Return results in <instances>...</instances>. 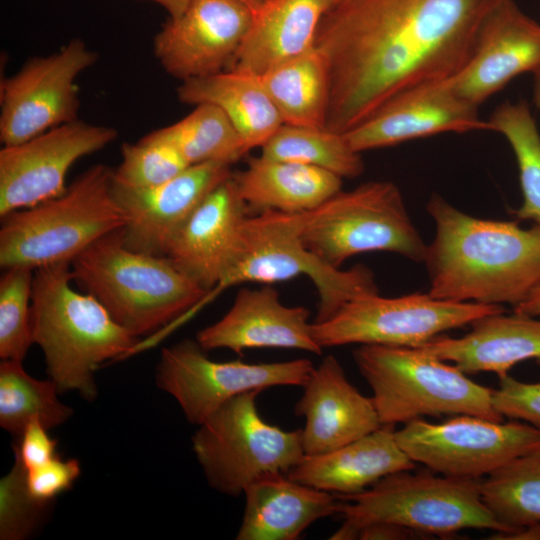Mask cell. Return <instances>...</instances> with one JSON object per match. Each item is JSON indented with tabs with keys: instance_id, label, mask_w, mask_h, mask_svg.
Instances as JSON below:
<instances>
[{
	"instance_id": "cell-45",
	"label": "cell",
	"mask_w": 540,
	"mask_h": 540,
	"mask_svg": "<svg viewBox=\"0 0 540 540\" xmlns=\"http://www.w3.org/2000/svg\"><path fill=\"white\" fill-rule=\"evenodd\" d=\"M534 103L540 110V75L535 76L534 82Z\"/></svg>"
},
{
	"instance_id": "cell-16",
	"label": "cell",
	"mask_w": 540,
	"mask_h": 540,
	"mask_svg": "<svg viewBox=\"0 0 540 540\" xmlns=\"http://www.w3.org/2000/svg\"><path fill=\"white\" fill-rule=\"evenodd\" d=\"M252 18L240 0H192L153 41L164 71L181 82L229 69Z\"/></svg>"
},
{
	"instance_id": "cell-9",
	"label": "cell",
	"mask_w": 540,
	"mask_h": 540,
	"mask_svg": "<svg viewBox=\"0 0 540 540\" xmlns=\"http://www.w3.org/2000/svg\"><path fill=\"white\" fill-rule=\"evenodd\" d=\"M260 390L239 394L197 426L191 443L209 486L239 497L254 482L288 474L305 456L301 429L267 423L256 405Z\"/></svg>"
},
{
	"instance_id": "cell-12",
	"label": "cell",
	"mask_w": 540,
	"mask_h": 540,
	"mask_svg": "<svg viewBox=\"0 0 540 540\" xmlns=\"http://www.w3.org/2000/svg\"><path fill=\"white\" fill-rule=\"evenodd\" d=\"M196 340L162 349L156 365L159 389L179 404L187 421L200 425L231 398L275 386H303L314 366L306 358L271 363L211 360Z\"/></svg>"
},
{
	"instance_id": "cell-35",
	"label": "cell",
	"mask_w": 540,
	"mask_h": 540,
	"mask_svg": "<svg viewBox=\"0 0 540 540\" xmlns=\"http://www.w3.org/2000/svg\"><path fill=\"white\" fill-rule=\"evenodd\" d=\"M0 279V357L23 361L33 344L30 311L35 269L12 266Z\"/></svg>"
},
{
	"instance_id": "cell-4",
	"label": "cell",
	"mask_w": 540,
	"mask_h": 540,
	"mask_svg": "<svg viewBox=\"0 0 540 540\" xmlns=\"http://www.w3.org/2000/svg\"><path fill=\"white\" fill-rule=\"evenodd\" d=\"M70 268L73 280L137 338L176 324L209 294L168 257L127 248L122 229L93 242Z\"/></svg>"
},
{
	"instance_id": "cell-31",
	"label": "cell",
	"mask_w": 540,
	"mask_h": 540,
	"mask_svg": "<svg viewBox=\"0 0 540 540\" xmlns=\"http://www.w3.org/2000/svg\"><path fill=\"white\" fill-rule=\"evenodd\" d=\"M153 132L172 145L188 165H232L249 152L226 114L208 103L195 105L181 120Z\"/></svg>"
},
{
	"instance_id": "cell-7",
	"label": "cell",
	"mask_w": 540,
	"mask_h": 540,
	"mask_svg": "<svg viewBox=\"0 0 540 540\" xmlns=\"http://www.w3.org/2000/svg\"><path fill=\"white\" fill-rule=\"evenodd\" d=\"M353 358L382 425L464 414L503 421L492 404L493 390L420 348L361 345Z\"/></svg>"
},
{
	"instance_id": "cell-23",
	"label": "cell",
	"mask_w": 540,
	"mask_h": 540,
	"mask_svg": "<svg viewBox=\"0 0 540 540\" xmlns=\"http://www.w3.org/2000/svg\"><path fill=\"white\" fill-rule=\"evenodd\" d=\"M462 337L439 335L416 347L453 362L466 374L494 372L499 378L517 363H540V317L513 312L483 316L470 324Z\"/></svg>"
},
{
	"instance_id": "cell-40",
	"label": "cell",
	"mask_w": 540,
	"mask_h": 540,
	"mask_svg": "<svg viewBox=\"0 0 540 540\" xmlns=\"http://www.w3.org/2000/svg\"><path fill=\"white\" fill-rule=\"evenodd\" d=\"M58 441L48 434V429L39 421L28 423L13 443L14 457L26 471L35 469L54 458Z\"/></svg>"
},
{
	"instance_id": "cell-21",
	"label": "cell",
	"mask_w": 540,
	"mask_h": 540,
	"mask_svg": "<svg viewBox=\"0 0 540 540\" xmlns=\"http://www.w3.org/2000/svg\"><path fill=\"white\" fill-rule=\"evenodd\" d=\"M310 311L286 306L271 286L241 288L228 312L202 328L196 341L205 350L229 349L237 354L252 348H286L320 355L312 334Z\"/></svg>"
},
{
	"instance_id": "cell-25",
	"label": "cell",
	"mask_w": 540,
	"mask_h": 540,
	"mask_svg": "<svg viewBox=\"0 0 540 540\" xmlns=\"http://www.w3.org/2000/svg\"><path fill=\"white\" fill-rule=\"evenodd\" d=\"M330 0H266L254 13L229 69L260 76L315 45Z\"/></svg>"
},
{
	"instance_id": "cell-2",
	"label": "cell",
	"mask_w": 540,
	"mask_h": 540,
	"mask_svg": "<svg viewBox=\"0 0 540 540\" xmlns=\"http://www.w3.org/2000/svg\"><path fill=\"white\" fill-rule=\"evenodd\" d=\"M426 209L435 223L423 261L432 297L514 308L540 283L539 225L476 218L438 194Z\"/></svg>"
},
{
	"instance_id": "cell-43",
	"label": "cell",
	"mask_w": 540,
	"mask_h": 540,
	"mask_svg": "<svg viewBox=\"0 0 540 540\" xmlns=\"http://www.w3.org/2000/svg\"><path fill=\"white\" fill-rule=\"evenodd\" d=\"M513 312L540 317V283L520 304L513 308Z\"/></svg>"
},
{
	"instance_id": "cell-29",
	"label": "cell",
	"mask_w": 540,
	"mask_h": 540,
	"mask_svg": "<svg viewBox=\"0 0 540 540\" xmlns=\"http://www.w3.org/2000/svg\"><path fill=\"white\" fill-rule=\"evenodd\" d=\"M283 124L325 128L329 103V69L315 45L260 76Z\"/></svg>"
},
{
	"instance_id": "cell-22",
	"label": "cell",
	"mask_w": 540,
	"mask_h": 540,
	"mask_svg": "<svg viewBox=\"0 0 540 540\" xmlns=\"http://www.w3.org/2000/svg\"><path fill=\"white\" fill-rule=\"evenodd\" d=\"M302 387L294 413L305 418L301 429L305 455L334 450L382 426L372 397L364 396L349 382L332 355L314 367Z\"/></svg>"
},
{
	"instance_id": "cell-10",
	"label": "cell",
	"mask_w": 540,
	"mask_h": 540,
	"mask_svg": "<svg viewBox=\"0 0 540 540\" xmlns=\"http://www.w3.org/2000/svg\"><path fill=\"white\" fill-rule=\"evenodd\" d=\"M301 275L311 279L319 296L314 322L327 320L356 297L379 293L368 267L342 270L313 254L301 240L298 213L265 211L247 218L240 255L207 300L236 284H271Z\"/></svg>"
},
{
	"instance_id": "cell-13",
	"label": "cell",
	"mask_w": 540,
	"mask_h": 540,
	"mask_svg": "<svg viewBox=\"0 0 540 540\" xmlns=\"http://www.w3.org/2000/svg\"><path fill=\"white\" fill-rule=\"evenodd\" d=\"M402 450L430 471L481 479L540 445V429L525 422L456 415L441 423L415 419L395 431Z\"/></svg>"
},
{
	"instance_id": "cell-24",
	"label": "cell",
	"mask_w": 540,
	"mask_h": 540,
	"mask_svg": "<svg viewBox=\"0 0 540 540\" xmlns=\"http://www.w3.org/2000/svg\"><path fill=\"white\" fill-rule=\"evenodd\" d=\"M415 466L399 446L394 426L382 425L334 450L305 455L287 476L322 491L352 495L389 474L414 470Z\"/></svg>"
},
{
	"instance_id": "cell-39",
	"label": "cell",
	"mask_w": 540,
	"mask_h": 540,
	"mask_svg": "<svg viewBox=\"0 0 540 540\" xmlns=\"http://www.w3.org/2000/svg\"><path fill=\"white\" fill-rule=\"evenodd\" d=\"M81 473L80 463L75 458L63 459L56 455L45 464L26 471V481L30 494L46 503L69 490Z\"/></svg>"
},
{
	"instance_id": "cell-20",
	"label": "cell",
	"mask_w": 540,
	"mask_h": 540,
	"mask_svg": "<svg viewBox=\"0 0 540 540\" xmlns=\"http://www.w3.org/2000/svg\"><path fill=\"white\" fill-rule=\"evenodd\" d=\"M250 214L232 174L191 214L166 257L210 293L239 257Z\"/></svg>"
},
{
	"instance_id": "cell-42",
	"label": "cell",
	"mask_w": 540,
	"mask_h": 540,
	"mask_svg": "<svg viewBox=\"0 0 540 540\" xmlns=\"http://www.w3.org/2000/svg\"><path fill=\"white\" fill-rule=\"evenodd\" d=\"M489 539L495 540H540V521L514 531H495Z\"/></svg>"
},
{
	"instance_id": "cell-28",
	"label": "cell",
	"mask_w": 540,
	"mask_h": 540,
	"mask_svg": "<svg viewBox=\"0 0 540 540\" xmlns=\"http://www.w3.org/2000/svg\"><path fill=\"white\" fill-rule=\"evenodd\" d=\"M182 103H208L220 108L250 151L262 147L283 125L258 75L234 69L181 82Z\"/></svg>"
},
{
	"instance_id": "cell-1",
	"label": "cell",
	"mask_w": 540,
	"mask_h": 540,
	"mask_svg": "<svg viewBox=\"0 0 540 540\" xmlns=\"http://www.w3.org/2000/svg\"><path fill=\"white\" fill-rule=\"evenodd\" d=\"M501 0H342L323 15L315 46L329 69L325 127L344 134L412 87L467 62Z\"/></svg>"
},
{
	"instance_id": "cell-33",
	"label": "cell",
	"mask_w": 540,
	"mask_h": 540,
	"mask_svg": "<svg viewBox=\"0 0 540 540\" xmlns=\"http://www.w3.org/2000/svg\"><path fill=\"white\" fill-rule=\"evenodd\" d=\"M261 149L263 158L319 167L341 178H355L364 171L361 153L352 149L344 134L327 128L283 124Z\"/></svg>"
},
{
	"instance_id": "cell-15",
	"label": "cell",
	"mask_w": 540,
	"mask_h": 540,
	"mask_svg": "<svg viewBox=\"0 0 540 540\" xmlns=\"http://www.w3.org/2000/svg\"><path fill=\"white\" fill-rule=\"evenodd\" d=\"M118 136L115 128L80 120L0 150V216L63 194L66 175L80 158Z\"/></svg>"
},
{
	"instance_id": "cell-46",
	"label": "cell",
	"mask_w": 540,
	"mask_h": 540,
	"mask_svg": "<svg viewBox=\"0 0 540 540\" xmlns=\"http://www.w3.org/2000/svg\"><path fill=\"white\" fill-rule=\"evenodd\" d=\"M254 13L266 0H240Z\"/></svg>"
},
{
	"instance_id": "cell-27",
	"label": "cell",
	"mask_w": 540,
	"mask_h": 540,
	"mask_svg": "<svg viewBox=\"0 0 540 540\" xmlns=\"http://www.w3.org/2000/svg\"><path fill=\"white\" fill-rule=\"evenodd\" d=\"M233 178L251 214L311 211L341 191L343 179L319 167L261 156L249 159Z\"/></svg>"
},
{
	"instance_id": "cell-5",
	"label": "cell",
	"mask_w": 540,
	"mask_h": 540,
	"mask_svg": "<svg viewBox=\"0 0 540 540\" xmlns=\"http://www.w3.org/2000/svg\"><path fill=\"white\" fill-rule=\"evenodd\" d=\"M112 171L97 164L54 198L1 217L0 266L33 269L71 261L126 225L112 190Z\"/></svg>"
},
{
	"instance_id": "cell-17",
	"label": "cell",
	"mask_w": 540,
	"mask_h": 540,
	"mask_svg": "<svg viewBox=\"0 0 540 540\" xmlns=\"http://www.w3.org/2000/svg\"><path fill=\"white\" fill-rule=\"evenodd\" d=\"M231 165H190L167 182L147 189L115 186L116 201L126 216L124 245L132 251L166 256L179 230L218 185L233 173Z\"/></svg>"
},
{
	"instance_id": "cell-30",
	"label": "cell",
	"mask_w": 540,
	"mask_h": 540,
	"mask_svg": "<svg viewBox=\"0 0 540 540\" xmlns=\"http://www.w3.org/2000/svg\"><path fill=\"white\" fill-rule=\"evenodd\" d=\"M57 385L49 378L29 375L21 361L0 363V426L17 438L31 421L41 422L48 430L64 424L73 409L62 403Z\"/></svg>"
},
{
	"instance_id": "cell-18",
	"label": "cell",
	"mask_w": 540,
	"mask_h": 540,
	"mask_svg": "<svg viewBox=\"0 0 540 540\" xmlns=\"http://www.w3.org/2000/svg\"><path fill=\"white\" fill-rule=\"evenodd\" d=\"M524 73L540 75V24L514 0H501L484 19L469 59L447 82L479 106Z\"/></svg>"
},
{
	"instance_id": "cell-41",
	"label": "cell",
	"mask_w": 540,
	"mask_h": 540,
	"mask_svg": "<svg viewBox=\"0 0 540 540\" xmlns=\"http://www.w3.org/2000/svg\"><path fill=\"white\" fill-rule=\"evenodd\" d=\"M422 536L417 531L391 522H373L361 527L358 533L360 540H404Z\"/></svg>"
},
{
	"instance_id": "cell-37",
	"label": "cell",
	"mask_w": 540,
	"mask_h": 540,
	"mask_svg": "<svg viewBox=\"0 0 540 540\" xmlns=\"http://www.w3.org/2000/svg\"><path fill=\"white\" fill-rule=\"evenodd\" d=\"M50 505L30 494L26 470L14 457L13 466L0 479V539H27L43 523Z\"/></svg>"
},
{
	"instance_id": "cell-32",
	"label": "cell",
	"mask_w": 540,
	"mask_h": 540,
	"mask_svg": "<svg viewBox=\"0 0 540 540\" xmlns=\"http://www.w3.org/2000/svg\"><path fill=\"white\" fill-rule=\"evenodd\" d=\"M481 494L505 532L539 522L540 445L481 480Z\"/></svg>"
},
{
	"instance_id": "cell-8",
	"label": "cell",
	"mask_w": 540,
	"mask_h": 540,
	"mask_svg": "<svg viewBox=\"0 0 540 540\" xmlns=\"http://www.w3.org/2000/svg\"><path fill=\"white\" fill-rule=\"evenodd\" d=\"M298 216L304 245L333 267L371 251L424 261L427 244L407 212L400 189L391 181H369L341 190Z\"/></svg>"
},
{
	"instance_id": "cell-38",
	"label": "cell",
	"mask_w": 540,
	"mask_h": 540,
	"mask_svg": "<svg viewBox=\"0 0 540 540\" xmlns=\"http://www.w3.org/2000/svg\"><path fill=\"white\" fill-rule=\"evenodd\" d=\"M492 404L497 413L540 429V382L519 381L509 374L500 377L493 390Z\"/></svg>"
},
{
	"instance_id": "cell-6",
	"label": "cell",
	"mask_w": 540,
	"mask_h": 540,
	"mask_svg": "<svg viewBox=\"0 0 540 540\" xmlns=\"http://www.w3.org/2000/svg\"><path fill=\"white\" fill-rule=\"evenodd\" d=\"M412 471L389 474L357 494L335 495L344 521L330 539H358L361 527L373 522L400 524L422 535L506 531L482 499L481 479Z\"/></svg>"
},
{
	"instance_id": "cell-26",
	"label": "cell",
	"mask_w": 540,
	"mask_h": 540,
	"mask_svg": "<svg viewBox=\"0 0 540 540\" xmlns=\"http://www.w3.org/2000/svg\"><path fill=\"white\" fill-rule=\"evenodd\" d=\"M237 540H295L312 523L338 513L339 499L289 478L264 477L244 492Z\"/></svg>"
},
{
	"instance_id": "cell-3",
	"label": "cell",
	"mask_w": 540,
	"mask_h": 540,
	"mask_svg": "<svg viewBox=\"0 0 540 540\" xmlns=\"http://www.w3.org/2000/svg\"><path fill=\"white\" fill-rule=\"evenodd\" d=\"M72 280L69 262L35 269L32 339L59 391H74L94 401L96 369L108 360L132 355L139 338L120 326L95 297L76 292Z\"/></svg>"
},
{
	"instance_id": "cell-14",
	"label": "cell",
	"mask_w": 540,
	"mask_h": 540,
	"mask_svg": "<svg viewBox=\"0 0 540 540\" xmlns=\"http://www.w3.org/2000/svg\"><path fill=\"white\" fill-rule=\"evenodd\" d=\"M98 59L82 39L35 56L0 83V140L15 145L78 120V77Z\"/></svg>"
},
{
	"instance_id": "cell-11",
	"label": "cell",
	"mask_w": 540,
	"mask_h": 540,
	"mask_svg": "<svg viewBox=\"0 0 540 540\" xmlns=\"http://www.w3.org/2000/svg\"><path fill=\"white\" fill-rule=\"evenodd\" d=\"M501 305L454 302L412 293L386 298L379 293L356 297L322 322L312 334L323 349L347 344L419 347L446 331L503 312Z\"/></svg>"
},
{
	"instance_id": "cell-36",
	"label": "cell",
	"mask_w": 540,
	"mask_h": 540,
	"mask_svg": "<svg viewBox=\"0 0 540 540\" xmlns=\"http://www.w3.org/2000/svg\"><path fill=\"white\" fill-rule=\"evenodd\" d=\"M188 163L168 142L151 132L136 143H124L121 162L112 171L115 186L130 189H147L172 179Z\"/></svg>"
},
{
	"instance_id": "cell-19",
	"label": "cell",
	"mask_w": 540,
	"mask_h": 540,
	"mask_svg": "<svg viewBox=\"0 0 540 540\" xmlns=\"http://www.w3.org/2000/svg\"><path fill=\"white\" fill-rule=\"evenodd\" d=\"M491 130L478 106L460 97L446 80L407 89L344 133L353 150L363 152L440 133Z\"/></svg>"
},
{
	"instance_id": "cell-34",
	"label": "cell",
	"mask_w": 540,
	"mask_h": 540,
	"mask_svg": "<svg viewBox=\"0 0 540 540\" xmlns=\"http://www.w3.org/2000/svg\"><path fill=\"white\" fill-rule=\"evenodd\" d=\"M488 122L506 138L516 158L523 196L517 218L540 226V134L531 110L524 101L504 102Z\"/></svg>"
},
{
	"instance_id": "cell-44",
	"label": "cell",
	"mask_w": 540,
	"mask_h": 540,
	"mask_svg": "<svg viewBox=\"0 0 540 540\" xmlns=\"http://www.w3.org/2000/svg\"><path fill=\"white\" fill-rule=\"evenodd\" d=\"M164 8L170 18L181 15L192 0H149Z\"/></svg>"
},
{
	"instance_id": "cell-47",
	"label": "cell",
	"mask_w": 540,
	"mask_h": 540,
	"mask_svg": "<svg viewBox=\"0 0 540 540\" xmlns=\"http://www.w3.org/2000/svg\"><path fill=\"white\" fill-rule=\"evenodd\" d=\"M330 1L332 2L333 5H335V4L339 3L342 0H330Z\"/></svg>"
}]
</instances>
